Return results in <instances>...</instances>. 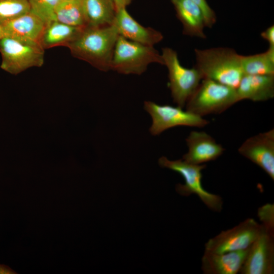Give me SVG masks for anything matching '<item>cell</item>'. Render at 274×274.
Returning <instances> with one entry per match:
<instances>
[{"instance_id":"26","label":"cell","mask_w":274,"mask_h":274,"mask_svg":"<svg viewBox=\"0 0 274 274\" xmlns=\"http://www.w3.org/2000/svg\"><path fill=\"white\" fill-rule=\"evenodd\" d=\"M261 37L269 43V47H274V26L267 28L260 34Z\"/></svg>"},{"instance_id":"2","label":"cell","mask_w":274,"mask_h":274,"mask_svg":"<svg viewBox=\"0 0 274 274\" xmlns=\"http://www.w3.org/2000/svg\"><path fill=\"white\" fill-rule=\"evenodd\" d=\"M195 67L202 79H209L236 89L244 75L241 55L234 49L216 47L195 49Z\"/></svg>"},{"instance_id":"7","label":"cell","mask_w":274,"mask_h":274,"mask_svg":"<svg viewBox=\"0 0 274 274\" xmlns=\"http://www.w3.org/2000/svg\"><path fill=\"white\" fill-rule=\"evenodd\" d=\"M162 57L168 70V87L172 97L178 107L183 108L195 90L202 77L194 66L186 68L181 65L177 53L169 47L162 49Z\"/></svg>"},{"instance_id":"19","label":"cell","mask_w":274,"mask_h":274,"mask_svg":"<svg viewBox=\"0 0 274 274\" xmlns=\"http://www.w3.org/2000/svg\"><path fill=\"white\" fill-rule=\"evenodd\" d=\"M83 6L87 25L113 24L117 13L113 0H83Z\"/></svg>"},{"instance_id":"10","label":"cell","mask_w":274,"mask_h":274,"mask_svg":"<svg viewBox=\"0 0 274 274\" xmlns=\"http://www.w3.org/2000/svg\"><path fill=\"white\" fill-rule=\"evenodd\" d=\"M261 227L259 235L248 249L239 271L241 274L274 273V232Z\"/></svg>"},{"instance_id":"1","label":"cell","mask_w":274,"mask_h":274,"mask_svg":"<svg viewBox=\"0 0 274 274\" xmlns=\"http://www.w3.org/2000/svg\"><path fill=\"white\" fill-rule=\"evenodd\" d=\"M119 35L113 25L85 26L67 47L75 57L98 70H111L115 46Z\"/></svg>"},{"instance_id":"27","label":"cell","mask_w":274,"mask_h":274,"mask_svg":"<svg viewBox=\"0 0 274 274\" xmlns=\"http://www.w3.org/2000/svg\"><path fill=\"white\" fill-rule=\"evenodd\" d=\"M115 4L117 11L126 8L133 0H113Z\"/></svg>"},{"instance_id":"29","label":"cell","mask_w":274,"mask_h":274,"mask_svg":"<svg viewBox=\"0 0 274 274\" xmlns=\"http://www.w3.org/2000/svg\"><path fill=\"white\" fill-rule=\"evenodd\" d=\"M5 36V32L4 31L3 27L0 23V41L2 39V38Z\"/></svg>"},{"instance_id":"12","label":"cell","mask_w":274,"mask_h":274,"mask_svg":"<svg viewBox=\"0 0 274 274\" xmlns=\"http://www.w3.org/2000/svg\"><path fill=\"white\" fill-rule=\"evenodd\" d=\"M113 24L120 36L142 44L154 46L163 38L160 31L139 24L128 13L126 8L117 11Z\"/></svg>"},{"instance_id":"5","label":"cell","mask_w":274,"mask_h":274,"mask_svg":"<svg viewBox=\"0 0 274 274\" xmlns=\"http://www.w3.org/2000/svg\"><path fill=\"white\" fill-rule=\"evenodd\" d=\"M44 50L39 42L5 36L0 41V67L13 75L40 67L44 62Z\"/></svg>"},{"instance_id":"15","label":"cell","mask_w":274,"mask_h":274,"mask_svg":"<svg viewBox=\"0 0 274 274\" xmlns=\"http://www.w3.org/2000/svg\"><path fill=\"white\" fill-rule=\"evenodd\" d=\"M1 25L5 36L39 43L47 24L30 11Z\"/></svg>"},{"instance_id":"11","label":"cell","mask_w":274,"mask_h":274,"mask_svg":"<svg viewBox=\"0 0 274 274\" xmlns=\"http://www.w3.org/2000/svg\"><path fill=\"white\" fill-rule=\"evenodd\" d=\"M238 152L261 167L273 180V129L249 138L240 146Z\"/></svg>"},{"instance_id":"28","label":"cell","mask_w":274,"mask_h":274,"mask_svg":"<svg viewBox=\"0 0 274 274\" xmlns=\"http://www.w3.org/2000/svg\"><path fill=\"white\" fill-rule=\"evenodd\" d=\"M11 271L8 268L0 265V274L12 273Z\"/></svg>"},{"instance_id":"22","label":"cell","mask_w":274,"mask_h":274,"mask_svg":"<svg viewBox=\"0 0 274 274\" xmlns=\"http://www.w3.org/2000/svg\"><path fill=\"white\" fill-rule=\"evenodd\" d=\"M28 0H0V23L30 12Z\"/></svg>"},{"instance_id":"16","label":"cell","mask_w":274,"mask_h":274,"mask_svg":"<svg viewBox=\"0 0 274 274\" xmlns=\"http://www.w3.org/2000/svg\"><path fill=\"white\" fill-rule=\"evenodd\" d=\"M241 100H267L274 96V75H246L243 76L236 89Z\"/></svg>"},{"instance_id":"13","label":"cell","mask_w":274,"mask_h":274,"mask_svg":"<svg viewBox=\"0 0 274 274\" xmlns=\"http://www.w3.org/2000/svg\"><path fill=\"white\" fill-rule=\"evenodd\" d=\"M186 141L188 151L183 156L182 159L193 164H202L215 160L225 150L204 131H191Z\"/></svg>"},{"instance_id":"17","label":"cell","mask_w":274,"mask_h":274,"mask_svg":"<svg viewBox=\"0 0 274 274\" xmlns=\"http://www.w3.org/2000/svg\"><path fill=\"white\" fill-rule=\"evenodd\" d=\"M178 19L183 26L184 35L201 39L207 38L204 32V18L200 8L190 0H170Z\"/></svg>"},{"instance_id":"8","label":"cell","mask_w":274,"mask_h":274,"mask_svg":"<svg viewBox=\"0 0 274 274\" xmlns=\"http://www.w3.org/2000/svg\"><path fill=\"white\" fill-rule=\"evenodd\" d=\"M144 109L150 115L152 123L149 131L153 135L160 134L170 128L178 126L202 127L209 122L200 116L180 107L159 105L151 101L144 102Z\"/></svg>"},{"instance_id":"24","label":"cell","mask_w":274,"mask_h":274,"mask_svg":"<svg viewBox=\"0 0 274 274\" xmlns=\"http://www.w3.org/2000/svg\"><path fill=\"white\" fill-rule=\"evenodd\" d=\"M273 204L267 203L259 208L258 216L262 222L261 225L266 230L274 232Z\"/></svg>"},{"instance_id":"4","label":"cell","mask_w":274,"mask_h":274,"mask_svg":"<svg viewBox=\"0 0 274 274\" xmlns=\"http://www.w3.org/2000/svg\"><path fill=\"white\" fill-rule=\"evenodd\" d=\"M152 63L164 65L161 54L153 46L119 36L114 50L111 70L122 74L140 75Z\"/></svg>"},{"instance_id":"14","label":"cell","mask_w":274,"mask_h":274,"mask_svg":"<svg viewBox=\"0 0 274 274\" xmlns=\"http://www.w3.org/2000/svg\"><path fill=\"white\" fill-rule=\"evenodd\" d=\"M248 249L223 253L205 250L201 269L205 274H236L242 266Z\"/></svg>"},{"instance_id":"18","label":"cell","mask_w":274,"mask_h":274,"mask_svg":"<svg viewBox=\"0 0 274 274\" xmlns=\"http://www.w3.org/2000/svg\"><path fill=\"white\" fill-rule=\"evenodd\" d=\"M84 27L74 26L56 20L52 21L46 25L39 43L45 50L57 46L67 47Z\"/></svg>"},{"instance_id":"20","label":"cell","mask_w":274,"mask_h":274,"mask_svg":"<svg viewBox=\"0 0 274 274\" xmlns=\"http://www.w3.org/2000/svg\"><path fill=\"white\" fill-rule=\"evenodd\" d=\"M241 65L244 74L274 75V47H269L264 52L247 56L241 55Z\"/></svg>"},{"instance_id":"25","label":"cell","mask_w":274,"mask_h":274,"mask_svg":"<svg viewBox=\"0 0 274 274\" xmlns=\"http://www.w3.org/2000/svg\"><path fill=\"white\" fill-rule=\"evenodd\" d=\"M201 9L205 21L206 26L212 28L216 23L217 16L215 11L211 8L207 0H190Z\"/></svg>"},{"instance_id":"6","label":"cell","mask_w":274,"mask_h":274,"mask_svg":"<svg viewBox=\"0 0 274 274\" xmlns=\"http://www.w3.org/2000/svg\"><path fill=\"white\" fill-rule=\"evenodd\" d=\"M158 163L162 167L178 173L184 179V184H178L176 186L178 193L183 196L196 194L210 210L214 212L221 211L222 198L209 192L201 185V171L206 167V164H193L182 159L170 160L164 156L159 159Z\"/></svg>"},{"instance_id":"21","label":"cell","mask_w":274,"mask_h":274,"mask_svg":"<svg viewBox=\"0 0 274 274\" xmlns=\"http://www.w3.org/2000/svg\"><path fill=\"white\" fill-rule=\"evenodd\" d=\"M55 20L74 26H87L83 0H60L55 11Z\"/></svg>"},{"instance_id":"23","label":"cell","mask_w":274,"mask_h":274,"mask_svg":"<svg viewBox=\"0 0 274 274\" xmlns=\"http://www.w3.org/2000/svg\"><path fill=\"white\" fill-rule=\"evenodd\" d=\"M60 0H28L30 12L47 24L55 20V11Z\"/></svg>"},{"instance_id":"9","label":"cell","mask_w":274,"mask_h":274,"mask_svg":"<svg viewBox=\"0 0 274 274\" xmlns=\"http://www.w3.org/2000/svg\"><path fill=\"white\" fill-rule=\"evenodd\" d=\"M261 228L254 219L248 218L210 239L205 244V250L223 253L247 249L256 240Z\"/></svg>"},{"instance_id":"3","label":"cell","mask_w":274,"mask_h":274,"mask_svg":"<svg viewBox=\"0 0 274 274\" xmlns=\"http://www.w3.org/2000/svg\"><path fill=\"white\" fill-rule=\"evenodd\" d=\"M239 101L236 89L202 79L187 101L186 110L202 117L221 113Z\"/></svg>"}]
</instances>
